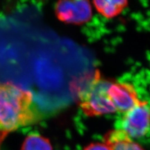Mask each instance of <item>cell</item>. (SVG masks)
Returning a JSON list of instances; mask_svg holds the SVG:
<instances>
[{
	"mask_svg": "<svg viewBox=\"0 0 150 150\" xmlns=\"http://www.w3.org/2000/svg\"><path fill=\"white\" fill-rule=\"evenodd\" d=\"M40 118L31 92L11 83H0V135L5 138Z\"/></svg>",
	"mask_w": 150,
	"mask_h": 150,
	"instance_id": "obj_1",
	"label": "cell"
},
{
	"mask_svg": "<svg viewBox=\"0 0 150 150\" xmlns=\"http://www.w3.org/2000/svg\"><path fill=\"white\" fill-rule=\"evenodd\" d=\"M84 150H110V149L104 143H95L88 145Z\"/></svg>",
	"mask_w": 150,
	"mask_h": 150,
	"instance_id": "obj_9",
	"label": "cell"
},
{
	"mask_svg": "<svg viewBox=\"0 0 150 150\" xmlns=\"http://www.w3.org/2000/svg\"><path fill=\"white\" fill-rule=\"evenodd\" d=\"M110 150H144L123 131L115 129L105 137V142Z\"/></svg>",
	"mask_w": 150,
	"mask_h": 150,
	"instance_id": "obj_6",
	"label": "cell"
},
{
	"mask_svg": "<svg viewBox=\"0 0 150 150\" xmlns=\"http://www.w3.org/2000/svg\"><path fill=\"white\" fill-rule=\"evenodd\" d=\"M116 129L123 131L133 139L146 135L150 131V106L148 103L141 100L138 105L123 113L117 121Z\"/></svg>",
	"mask_w": 150,
	"mask_h": 150,
	"instance_id": "obj_3",
	"label": "cell"
},
{
	"mask_svg": "<svg viewBox=\"0 0 150 150\" xmlns=\"http://www.w3.org/2000/svg\"><path fill=\"white\" fill-rule=\"evenodd\" d=\"M21 150H53L50 141L41 135L33 134L28 136Z\"/></svg>",
	"mask_w": 150,
	"mask_h": 150,
	"instance_id": "obj_8",
	"label": "cell"
},
{
	"mask_svg": "<svg viewBox=\"0 0 150 150\" xmlns=\"http://www.w3.org/2000/svg\"><path fill=\"white\" fill-rule=\"evenodd\" d=\"M55 13L60 21L81 25L90 20L92 8L88 1H61L56 4Z\"/></svg>",
	"mask_w": 150,
	"mask_h": 150,
	"instance_id": "obj_4",
	"label": "cell"
},
{
	"mask_svg": "<svg viewBox=\"0 0 150 150\" xmlns=\"http://www.w3.org/2000/svg\"><path fill=\"white\" fill-rule=\"evenodd\" d=\"M96 10L106 18H112L119 15L128 6V1L121 0L94 1Z\"/></svg>",
	"mask_w": 150,
	"mask_h": 150,
	"instance_id": "obj_7",
	"label": "cell"
},
{
	"mask_svg": "<svg viewBox=\"0 0 150 150\" xmlns=\"http://www.w3.org/2000/svg\"><path fill=\"white\" fill-rule=\"evenodd\" d=\"M108 95L116 111L122 114L138 105L141 101L134 86L128 83H111Z\"/></svg>",
	"mask_w": 150,
	"mask_h": 150,
	"instance_id": "obj_5",
	"label": "cell"
},
{
	"mask_svg": "<svg viewBox=\"0 0 150 150\" xmlns=\"http://www.w3.org/2000/svg\"><path fill=\"white\" fill-rule=\"evenodd\" d=\"M111 84L98 73L86 86L78 91L79 106L84 114L97 116L116 112L108 95Z\"/></svg>",
	"mask_w": 150,
	"mask_h": 150,
	"instance_id": "obj_2",
	"label": "cell"
}]
</instances>
